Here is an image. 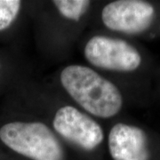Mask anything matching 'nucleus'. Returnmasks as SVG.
I'll return each mask as SVG.
<instances>
[{
    "label": "nucleus",
    "instance_id": "obj_8",
    "mask_svg": "<svg viewBox=\"0 0 160 160\" xmlns=\"http://www.w3.org/2000/svg\"><path fill=\"white\" fill-rule=\"evenodd\" d=\"M21 7V1L0 0V31L11 26L19 15Z\"/></svg>",
    "mask_w": 160,
    "mask_h": 160
},
{
    "label": "nucleus",
    "instance_id": "obj_5",
    "mask_svg": "<svg viewBox=\"0 0 160 160\" xmlns=\"http://www.w3.org/2000/svg\"><path fill=\"white\" fill-rule=\"evenodd\" d=\"M156 15L154 6L142 0H116L103 7L102 22L112 31L136 35L151 26Z\"/></svg>",
    "mask_w": 160,
    "mask_h": 160
},
{
    "label": "nucleus",
    "instance_id": "obj_7",
    "mask_svg": "<svg viewBox=\"0 0 160 160\" xmlns=\"http://www.w3.org/2000/svg\"><path fill=\"white\" fill-rule=\"evenodd\" d=\"M52 5L62 17L71 22H79L88 11L91 2L88 0H54Z\"/></svg>",
    "mask_w": 160,
    "mask_h": 160
},
{
    "label": "nucleus",
    "instance_id": "obj_2",
    "mask_svg": "<svg viewBox=\"0 0 160 160\" xmlns=\"http://www.w3.org/2000/svg\"><path fill=\"white\" fill-rule=\"evenodd\" d=\"M0 140L17 154L31 160H65L57 135L40 121H14L0 128Z\"/></svg>",
    "mask_w": 160,
    "mask_h": 160
},
{
    "label": "nucleus",
    "instance_id": "obj_6",
    "mask_svg": "<svg viewBox=\"0 0 160 160\" xmlns=\"http://www.w3.org/2000/svg\"><path fill=\"white\" fill-rule=\"evenodd\" d=\"M108 149L113 160H149L148 137L142 128L118 123L108 135Z\"/></svg>",
    "mask_w": 160,
    "mask_h": 160
},
{
    "label": "nucleus",
    "instance_id": "obj_1",
    "mask_svg": "<svg viewBox=\"0 0 160 160\" xmlns=\"http://www.w3.org/2000/svg\"><path fill=\"white\" fill-rule=\"evenodd\" d=\"M63 89L86 113L100 118H111L123 107L119 89L90 67L71 64L61 71Z\"/></svg>",
    "mask_w": 160,
    "mask_h": 160
},
{
    "label": "nucleus",
    "instance_id": "obj_4",
    "mask_svg": "<svg viewBox=\"0 0 160 160\" xmlns=\"http://www.w3.org/2000/svg\"><path fill=\"white\" fill-rule=\"evenodd\" d=\"M52 127L61 137L86 151L96 149L104 140L102 127L97 121L71 105L57 109Z\"/></svg>",
    "mask_w": 160,
    "mask_h": 160
},
{
    "label": "nucleus",
    "instance_id": "obj_3",
    "mask_svg": "<svg viewBox=\"0 0 160 160\" xmlns=\"http://www.w3.org/2000/svg\"><path fill=\"white\" fill-rule=\"evenodd\" d=\"M84 55L92 66L108 71L132 72L142 64V56L134 46L126 40L104 35L88 39Z\"/></svg>",
    "mask_w": 160,
    "mask_h": 160
}]
</instances>
